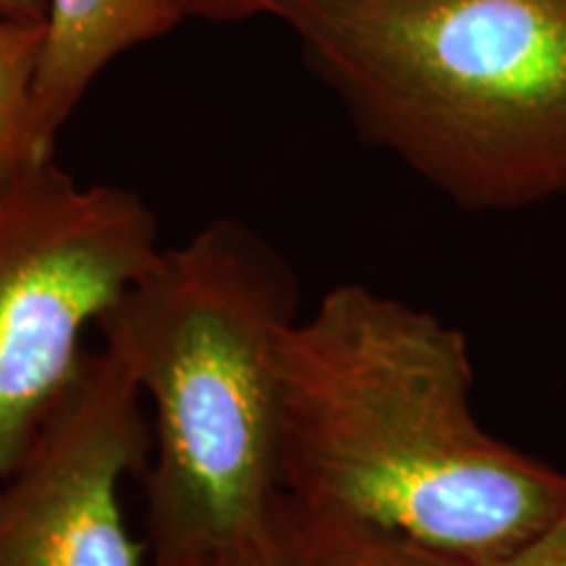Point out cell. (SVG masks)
<instances>
[{
	"instance_id": "obj_1",
	"label": "cell",
	"mask_w": 566,
	"mask_h": 566,
	"mask_svg": "<svg viewBox=\"0 0 566 566\" xmlns=\"http://www.w3.org/2000/svg\"><path fill=\"white\" fill-rule=\"evenodd\" d=\"M467 338L338 283L275 349V480L304 504L493 566L566 509V472L493 438Z\"/></svg>"
},
{
	"instance_id": "obj_2",
	"label": "cell",
	"mask_w": 566,
	"mask_h": 566,
	"mask_svg": "<svg viewBox=\"0 0 566 566\" xmlns=\"http://www.w3.org/2000/svg\"><path fill=\"white\" fill-rule=\"evenodd\" d=\"M367 145L470 212L566 197V0H279Z\"/></svg>"
},
{
	"instance_id": "obj_3",
	"label": "cell",
	"mask_w": 566,
	"mask_h": 566,
	"mask_svg": "<svg viewBox=\"0 0 566 566\" xmlns=\"http://www.w3.org/2000/svg\"><path fill=\"white\" fill-rule=\"evenodd\" d=\"M300 317L289 260L237 218L160 247L97 323L150 412L153 564L223 554L275 480V349Z\"/></svg>"
},
{
	"instance_id": "obj_4",
	"label": "cell",
	"mask_w": 566,
	"mask_h": 566,
	"mask_svg": "<svg viewBox=\"0 0 566 566\" xmlns=\"http://www.w3.org/2000/svg\"><path fill=\"white\" fill-rule=\"evenodd\" d=\"M158 250L134 189L82 184L55 160L0 181V475L80 373L90 325Z\"/></svg>"
},
{
	"instance_id": "obj_5",
	"label": "cell",
	"mask_w": 566,
	"mask_h": 566,
	"mask_svg": "<svg viewBox=\"0 0 566 566\" xmlns=\"http://www.w3.org/2000/svg\"><path fill=\"white\" fill-rule=\"evenodd\" d=\"M150 412L108 352L80 373L6 475L0 566H142L124 516V483L150 462Z\"/></svg>"
},
{
	"instance_id": "obj_6",
	"label": "cell",
	"mask_w": 566,
	"mask_h": 566,
	"mask_svg": "<svg viewBox=\"0 0 566 566\" xmlns=\"http://www.w3.org/2000/svg\"><path fill=\"white\" fill-rule=\"evenodd\" d=\"M176 0H48V40L34 103L45 137H59L92 82L132 48L184 24Z\"/></svg>"
},
{
	"instance_id": "obj_7",
	"label": "cell",
	"mask_w": 566,
	"mask_h": 566,
	"mask_svg": "<svg viewBox=\"0 0 566 566\" xmlns=\"http://www.w3.org/2000/svg\"><path fill=\"white\" fill-rule=\"evenodd\" d=\"M226 566H470L367 522L275 493Z\"/></svg>"
},
{
	"instance_id": "obj_8",
	"label": "cell",
	"mask_w": 566,
	"mask_h": 566,
	"mask_svg": "<svg viewBox=\"0 0 566 566\" xmlns=\"http://www.w3.org/2000/svg\"><path fill=\"white\" fill-rule=\"evenodd\" d=\"M45 40L48 19H0V181L55 160L34 103Z\"/></svg>"
},
{
	"instance_id": "obj_9",
	"label": "cell",
	"mask_w": 566,
	"mask_h": 566,
	"mask_svg": "<svg viewBox=\"0 0 566 566\" xmlns=\"http://www.w3.org/2000/svg\"><path fill=\"white\" fill-rule=\"evenodd\" d=\"M493 566H566V509L525 546Z\"/></svg>"
},
{
	"instance_id": "obj_10",
	"label": "cell",
	"mask_w": 566,
	"mask_h": 566,
	"mask_svg": "<svg viewBox=\"0 0 566 566\" xmlns=\"http://www.w3.org/2000/svg\"><path fill=\"white\" fill-rule=\"evenodd\" d=\"M184 19H200L210 24H239L271 13L279 0H176Z\"/></svg>"
},
{
	"instance_id": "obj_11",
	"label": "cell",
	"mask_w": 566,
	"mask_h": 566,
	"mask_svg": "<svg viewBox=\"0 0 566 566\" xmlns=\"http://www.w3.org/2000/svg\"><path fill=\"white\" fill-rule=\"evenodd\" d=\"M0 19L45 21L48 0H0Z\"/></svg>"
},
{
	"instance_id": "obj_12",
	"label": "cell",
	"mask_w": 566,
	"mask_h": 566,
	"mask_svg": "<svg viewBox=\"0 0 566 566\" xmlns=\"http://www.w3.org/2000/svg\"><path fill=\"white\" fill-rule=\"evenodd\" d=\"M153 566H226V562H223V554H212V556L176 558V562H158Z\"/></svg>"
}]
</instances>
